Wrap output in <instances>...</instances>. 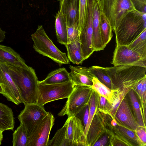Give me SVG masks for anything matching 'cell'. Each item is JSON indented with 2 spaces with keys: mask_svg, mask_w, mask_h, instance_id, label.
<instances>
[{
  "mask_svg": "<svg viewBox=\"0 0 146 146\" xmlns=\"http://www.w3.org/2000/svg\"><path fill=\"white\" fill-rule=\"evenodd\" d=\"M4 64L18 88L22 103L25 105L36 103L38 80L34 69Z\"/></svg>",
  "mask_w": 146,
  "mask_h": 146,
  "instance_id": "obj_1",
  "label": "cell"
},
{
  "mask_svg": "<svg viewBox=\"0 0 146 146\" xmlns=\"http://www.w3.org/2000/svg\"><path fill=\"white\" fill-rule=\"evenodd\" d=\"M146 29V13L136 10L128 13L115 30L116 44L128 45Z\"/></svg>",
  "mask_w": 146,
  "mask_h": 146,
  "instance_id": "obj_2",
  "label": "cell"
},
{
  "mask_svg": "<svg viewBox=\"0 0 146 146\" xmlns=\"http://www.w3.org/2000/svg\"><path fill=\"white\" fill-rule=\"evenodd\" d=\"M105 68L109 76L113 90L119 91L124 88L133 89L138 83L146 77V67L126 65Z\"/></svg>",
  "mask_w": 146,
  "mask_h": 146,
  "instance_id": "obj_3",
  "label": "cell"
},
{
  "mask_svg": "<svg viewBox=\"0 0 146 146\" xmlns=\"http://www.w3.org/2000/svg\"><path fill=\"white\" fill-rule=\"evenodd\" d=\"M31 38L34 43L33 48L39 54L49 58L60 66L70 63L66 53L55 46L42 25L38 26L35 32L31 35Z\"/></svg>",
  "mask_w": 146,
  "mask_h": 146,
  "instance_id": "obj_4",
  "label": "cell"
},
{
  "mask_svg": "<svg viewBox=\"0 0 146 146\" xmlns=\"http://www.w3.org/2000/svg\"><path fill=\"white\" fill-rule=\"evenodd\" d=\"M93 88L91 86H75L63 108L58 115L75 116L89 104Z\"/></svg>",
  "mask_w": 146,
  "mask_h": 146,
  "instance_id": "obj_5",
  "label": "cell"
},
{
  "mask_svg": "<svg viewBox=\"0 0 146 146\" xmlns=\"http://www.w3.org/2000/svg\"><path fill=\"white\" fill-rule=\"evenodd\" d=\"M74 86L71 80L58 84H38L36 103L44 106L51 102L68 98Z\"/></svg>",
  "mask_w": 146,
  "mask_h": 146,
  "instance_id": "obj_6",
  "label": "cell"
},
{
  "mask_svg": "<svg viewBox=\"0 0 146 146\" xmlns=\"http://www.w3.org/2000/svg\"><path fill=\"white\" fill-rule=\"evenodd\" d=\"M102 10L113 30L128 13L135 10L130 0H100Z\"/></svg>",
  "mask_w": 146,
  "mask_h": 146,
  "instance_id": "obj_7",
  "label": "cell"
},
{
  "mask_svg": "<svg viewBox=\"0 0 146 146\" xmlns=\"http://www.w3.org/2000/svg\"><path fill=\"white\" fill-rule=\"evenodd\" d=\"M48 113L43 106L36 103L25 105L24 108L21 111L18 118L25 128L28 138L35 127Z\"/></svg>",
  "mask_w": 146,
  "mask_h": 146,
  "instance_id": "obj_8",
  "label": "cell"
},
{
  "mask_svg": "<svg viewBox=\"0 0 146 146\" xmlns=\"http://www.w3.org/2000/svg\"><path fill=\"white\" fill-rule=\"evenodd\" d=\"M54 120L53 115L48 112L35 127L28 137L27 146H47Z\"/></svg>",
  "mask_w": 146,
  "mask_h": 146,
  "instance_id": "obj_9",
  "label": "cell"
},
{
  "mask_svg": "<svg viewBox=\"0 0 146 146\" xmlns=\"http://www.w3.org/2000/svg\"><path fill=\"white\" fill-rule=\"evenodd\" d=\"M92 5L93 0H88L86 23L79 30V37L84 60L88 58L94 52L93 43Z\"/></svg>",
  "mask_w": 146,
  "mask_h": 146,
  "instance_id": "obj_10",
  "label": "cell"
},
{
  "mask_svg": "<svg viewBox=\"0 0 146 146\" xmlns=\"http://www.w3.org/2000/svg\"><path fill=\"white\" fill-rule=\"evenodd\" d=\"M111 64L114 66L130 65L146 67V60L125 45L116 44Z\"/></svg>",
  "mask_w": 146,
  "mask_h": 146,
  "instance_id": "obj_11",
  "label": "cell"
},
{
  "mask_svg": "<svg viewBox=\"0 0 146 146\" xmlns=\"http://www.w3.org/2000/svg\"><path fill=\"white\" fill-rule=\"evenodd\" d=\"M0 85L3 90L2 94L8 100L17 105L22 103L18 88L10 76L7 66L0 62Z\"/></svg>",
  "mask_w": 146,
  "mask_h": 146,
  "instance_id": "obj_12",
  "label": "cell"
},
{
  "mask_svg": "<svg viewBox=\"0 0 146 146\" xmlns=\"http://www.w3.org/2000/svg\"><path fill=\"white\" fill-rule=\"evenodd\" d=\"M67 134L70 146H87L82 121L76 116L68 117Z\"/></svg>",
  "mask_w": 146,
  "mask_h": 146,
  "instance_id": "obj_13",
  "label": "cell"
},
{
  "mask_svg": "<svg viewBox=\"0 0 146 146\" xmlns=\"http://www.w3.org/2000/svg\"><path fill=\"white\" fill-rule=\"evenodd\" d=\"M114 119L118 123L134 131L139 126L125 97L118 108Z\"/></svg>",
  "mask_w": 146,
  "mask_h": 146,
  "instance_id": "obj_14",
  "label": "cell"
},
{
  "mask_svg": "<svg viewBox=\"0 0 146 146\" xmlns=\"http://www.w3.org/2000/svg\"><path fill=\"white\" fill-rule=\"evenodd\" d=\"M100 0H93V43L94 51L103 50L104 46L100 29V11L102 9Z\"/></svg>",
  "mask_w": 146,
  "mask_h": 146,
  "instance_id": "obj_15",
  "label": "cell"
},
{
  "mask_svg": "<svg viewBox=\"0 0 146 146\" xmlns=\"http://www.w3.org/2000/svg\"><path fill=\"white\" fill-rule=\"evenodd\" d=\"M69 68L71 70L70 72L69 73L70 79L75 86L92 87V78L95 76L91 72L89 67L70 65Z\"/></svg>",
  "mask_w": 146,
  "mask_h": 146,
  "instance_id": "obj_16",
  "label": "cell"
},
{
  "mask_svg": "<svg viewBox=\"0 0 146 146\" xmlns=\"http://www.w3.org/2000/svg\"><path fill=\"white\" fill-rule=\"evenodd\" d=\"M79 9V0H63L60 5V10L66 20L67 27L77 23Z\"/></svg>",
  "mask_w": 146,
  "mask_h": 146,
  "instance_id": "obj_17",
  "label": "cell"
},
{
  "mask_svg": "<svg viewBox=\"0 0 146 146\" xmlns=\"http://www.w3.org/2000/svg\"><path fill=\"white\" fill-rule=\"evenodd\" d=\"M0 62L8 63L24 68H28L25 61L19 54L12 48L0 44Z\"/></svg>",
  "mask_w": 146,
  "mask_h": 146,
  "instance_id": "obj_18",
  "label": "cell"
},
{
  "mask_svg": "<svg viewBox=\"0 0 146 146\" xmlns=\"http://www.w3.org/2000/svg\"><path fill=\"white\" fill-rule=\"evenodd\" d=\"M65 46L69 60L74 64H81L85 60L82 50L79 36Z\"/></svg>",
  "mask_w": 146,
  "mask_h": 146,
  "instance_id": "obj_19",
  "label": "cell"
},
{
  "mask_svg": "<svg viewBox=\"0 0 146 146\" xmlns=\"http://www.w3.org/2000/svg\"><path fill=\"white\" fill-rule=\"evenodd\" d=\"M70 80L69 73L64 68H59L49 73L43 80L38 81V84H55L64 83Z\"/></svg>",
  "mask_w": 146,
  "mask_h": 146,
  "instance_id": "obj_20",
  "label": "cell"
},
{
  "mask_svg": "<svg viewBox=\"0 0 146 146\" xmlns=\"http://www.w3.org/2000/svg\"><path fill=\"white\" fill-rule=\"evenodd\" d=\"M15 119L12 109L7 106L0 103V129L3 131L14 127Z\"/></svg>",
  "mask_w": 146,
  "mask_h": 146,
  "instance_id": "obj_21",
  "label": "cell"
},
{
  "mask_svg": "<svg viewBox=\"0 0 146 146\" xmlns=\"http://www.w3.org/2000/svg\"><path fill=\"white\" fill-rule=\"evenodd\" d=\"M67 25L60 10L55 16V28L57 40L59 43L64 45L68 44Z\"/></svg>",
  "mask_w": 146,
  "mask_h": 146,
  "instance_id": "obj_22",
  "label": "cell"
},
{
  "mask_svg": "<svg viewBox=\"0 0 146 146\" xmlns=\"http://www.w3.org/2000/svg\"><path fill=\"white\" fill-rule=\"evenodd\" d=\"M100 29L102 41L105 47L112 37L113 30L102 9L100 11Z\"/></svg>",
  "mask_w": 146,
  "mask_h": 146,
  "instance_id": "obj_23",
  "label": "cell"
},
{
  "mask_svg": "<svg viewBox=\"0 0 146 146\" xmlns=\"http://www.w3.org/2000/svg\"><path fill=\"white\" fill-rule=\"evenodd\" d=\"M92 81V88L99 95L105 98L111 104L116 98L118 91L110 89L100 82L95 76L93 77Z\"/></svg>",
  "mask_w": 146,
  "mask_h": 146,
  "instance_id": "obj_24",
  "label": "cell"
},
{
  "mask_svg": "<svg viewBox=\"0 0 146 146\" xmlns=\"http://www.w3.org/2000/svg\"><path fill=\"white\" fill-rule=\"evenodd\" d=\"M127 94L130 102L133 113L139 126L146 127L142 108L137 98L136 94L133 89H131Z\"/></svg>",
  "mask_w": 146,
  "mask_h": 146,
  "instance_id": "obj_25",
  "label": "cell"
},
{
  "mask_svg": "<svg viewBox=\"0 0 146 146\" xmlns=\"http://www.w3.org/2000/svg\"><path fill=\"white\" fill-rule=\"evenodd\" d=\"M117 134L123 138L127 141L133 145L144 146L137 136L135 131L117 123L114 127Z\"/></svg>",
  "mask_w": 146,
  "mask_h": 146,
  "instance_id": "obj_26",
  "label": "cell"
},
{
  "mask_svg": "<svg viewBox=\"0 0 146 146\" xmlns=\"http://www.w3.org/2000/svg\"><path fill=\"white\" fill-rule=\"evenodd\" d=\"M68 121L58 130L53 138L49 140L47 146H70L67 134Z\"/></svg>",
  "mask_w": 146,
  "mask_h": 146,
  "instance_id": "obj_27",
  "label": "cell"
},
{
  "mask_svg": "<svg viewBox=\"0 0 146 146\" xmlns=\"http://www.w3.org/2000/svg\"><path fill=\"white\" fill-rule=\"evenodd\" d=\"M127 46L138 54L143 59L146 60V29Z\"/></svg>",
  "mask_w": 146,
  "mask_h": 146,
  "instance_id": "obj_28",
  "label": "cell"
},
{
  "mask_svg": "<svg viewBox=\"0 0 146 146\" xmlns=\"http://www.w3.org/2000/svg\"><path fill=\"white\" fill-rule=\"evenodd\" d=\"M91 72L102 83L111 90H113L111 80L105 67L93 66L89 67Z\"/></svg>",
  "mask_w": 146,
  "mask_h": 146,
  "instance_id": "obj_29",
  "label": "cell"
},
{
  "mask_svg": "<svg viewBox=\"0 0 146 146\" xmlns=\"http://www.w3.org/2000/svg\"><path fill=\"white\" fill-rule=\"evenodd\" d=\"M88 118L86 126L84 128V135L86 138L88 130L98 107V94L93 89L89 104Z\"/></svg>",
  "mask_w": 146,
  "mask_h": 146,
  "instance_id": "obj_30",
  "label": "cell"
},
{
  "mask_svg": "<svg viewBox=\"0 0 146 146\" xmlns=\"http://www.w3.org/2000/svg\"><path fill=\"white\" fill-rule=\"evenodd\" d=\"M13 146H27L28 136L25 127L20 123L13 134Z\"/></svg>",
  "mask_w": 146,
  "mask_h": 146,
  "instance_id": "obj_31",
  "label": "cell"
},
{
  "mask_svg": "<svg viewBox=\"0 0 146 146\" xmlns=\"http://www.w3.org/2000/svg\"><path fill=\"white\" fill-rule=\"evenodd\" d=\"M131 89L132 88H124L118 91L116 98L111 104L110 108L107 113L113 119H114L116 111L121 101Z\"/></svg>",
  "mask_w": 146,
  "mask_h": 146,
  "instance_id": "obj_32",
  "label": "cell"
},
{
  "mask_svg": "<svg viewBox=\"0 0 146 146\" xmlns=\"http://www.w3.org/2000/svg\"><path fill=\"white\" fill-rule=\"evenodd\" d=\"M88 8V0H79V16L77 22L79 31L85 24Z\"/></svg>",
  "mask_w": 146,
  "mask_h": 146,
  "instance_id": "obj_33",
  "label": "cell"
},
{
  "mask_svg": "<svg viewBox=\"0 0 146 146\" xmlns=\"http://www.w3.org/2000/svg\"><path fill=\"white\" fill-rule=\"evenodd\" d=\"M68 43L74 41L79 36V31L77 23L67 27Z\"/></svg>",
  "mask_w": 146,
  "mask_h": 146,
  "instance_id": "obj_34",
  "label": "cell"
},
{
  "mask_svg": "<svg viewBox=\"0 0 146 146\" xmlns=\"http://www.w3.org/2000/svg\"><path fill=\"white\" fill-rule=\"evenodd\" d=\"M98 109L100 111L107 114L111 105L107 99L104 97L100 96L98 94Z\"/></svg>",
  "mask_w": 146,
  "mask_h": 146,
  "instance_id": "obj_35",
  "label": "cell"
},
{
  "mask_svg": "<svg viewBox=\"0 0 146 146\" xmlns=\"http://www.w3.org/2000/svg\"><path fill=\"white\" fill-rule=\"evenodd\" d=\"M89 109L88 104L84 107L75 115L82 121L84 128L86 126L88 120Z\"/></svg>",
  "mask_w": 146,
  "mask_h": 146,
  "instance_id": "obj_36",
  "label": "cell"
},
{
  "mask_svg": "<svg viewBox=\"0 0 146 146\" xmlns=\"http://www.w3.org/2000/svg\"><path fill=\"white\" fill-rule=\"evenodd\" d=\"M146 80L144 81L139 95L137 96L139 99L142 109L143 110L146 107Z\"/></svg>",
  "mask_w": 146,
  "mask_h": 146,
  "instance_id": "obj_37",
  "label": "cell"
},
{
  "mask_svg": "<svg viewBox=\"0 0 146 146\" xmlns=\"http://www.w3.org/2000/svg\"><path fill=\"white\" fill-rule=\"evenodd\" d=\"M135 131L144 146H146V127L139 126L137 127Z\"/></svg>",
  "mask_w": 146,
  "mask_h": 146,
  "instance_id": "obj_38",
  "label": "cell"
},
{
  "mask_svg": "<svg viewBox=\"0 0 146 146\" xmlns=\"http://www.w3.org/2000/svg\"><path fill=\"white\" fill-rule=\"evenodd\" d=\"M136 10L146 13V0H130Z\"/></svg>",
  "mask_w": 146,
  "mask_h": 146,
  "instance_id": "obj_39",
  "label": "cell"
},
{
  "mask_svg": "<svg viewBox=\"0 0 146 146\" xmlns=\"http://www.w3.org/2000/svg\"><path fill=\"white\" fill-rule=\"evenodd\" d=\"M108 140V137L106 135H104L96 142L92 146H102L107 145Z\"/></svg>",
  "mask_w": 146,
  "mask_h": 146,
  "instance_id": "obj_40",
  "label": "cell"
},
{
  "mask_svg": "<svg viewBox=\"0 0 146 146\" xmlns=\"http://www.w3.org/2000/svg\"><path fill=\"white\" fill-rule=\"evenodd\" d=\"M6 32L2 30L0 27V43L4 41L5 38Z\"/></svg>",
  "mask_w": 146,
  "mask_h": 146,
  "instance_id": "obj_41",
  "label": "cell"
},
{
  "mask_svg": "<svg viewBox=\"0 0 146 146\" xmlns=\"http://www.w3.org/2000/svg\"><path fill=\"white\" fill-rule=\"evenodd\" d=\"M3 131L0 129V145L1 144L2 141L3 139Z\"/></svg>",
  "mask_w": 146,
  "mask_h": 146,
  "instance_id": "obj_42",
  "label": "cell"
},
{
  "mask_svg": "<svg viewBox=\"0 0 146 146\" xmlns=\"http://www.w3.org/2000/svg\"><path fill=\"white\" fill-rule=\"evenodd\" d=\"M3 92V90L1 87V85H0V94H1Z\"/></svg>",
  "mask_w": 146,
  "mask_h": 146,
  "instance_id": "obj_43",
  "label": "cell"
},
{
  "mask_svg": "<svg viewBox=\"0 0 146 146\" xmlns=\"http://www.w3.org/2000/svg\"><path fill=\"white\" fill-rule=\"evenodd\" d=\"M63 0H58V1H59V4L60 5L62 2L63 1Z\"/></svg>",
  "mask_w": 146,
  "mask_h": 146,
  "instance_id": "obj_44",
  "label": "cell"
}]
</instances>
